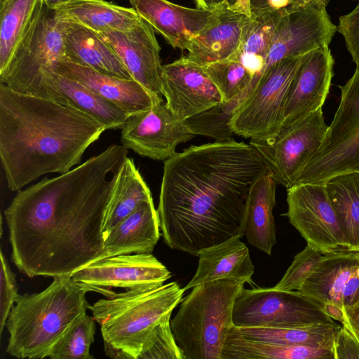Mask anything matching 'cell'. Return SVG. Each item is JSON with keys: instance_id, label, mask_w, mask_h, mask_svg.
Returning <instances> with one entry per match:
<instances>
[{"instance_id": "1", "label": "cell", "mask_w": 359, "mask_h": 359, "mask_svg": "<svg viewBox=\"0 0 359 359\" xmlns=\"http://www.w3.org/2000/svg\"><path fill=\"white\" fill-rule=\"evenodd\" d=\"M128 149L113 144L69 171L18 191L4 210L11 259L22 273L72 276L104 258L103 226Z\"/></svg>"}, {"instance_id": "2", "label": "cell", "mask_w": 359, "mask_h": 359, "mask_svg": "<svg viewBox=\"0 0 359 359\" xmlns=\"http://www.w3.org/2000/svg\"><path fill=\"white\" fill-rule=\"evenodd\" d=\"M268 170L250 144L191 146L164 161L157 213L165 243L198 256L244 236L248 191Z\"/></svg>"}, {"instance_id": "3", "label": "cell", "mask_w": 359, "mask_h": 359, "mask_svg": "<svg viewBox=\"0 0 359 359\" xmlns=\"http://www.w3.org/2000/svg\"><path fill=\"white\" fill-rule=\"evenodd\" d=\"M105 130L81 111L0 83V160L13 191L81 164L86 150Z\"/></svg>"}, {"instance_id": "4", "label": "cell", "mask_w": 359, "mask_h": 359, "mask_svg": "<svg viewBox=\"0 0 359 359\" xmlns=\"http://www.w3.org/2000/svg\"><path fill=\"white\" fill-rule=\"evenodd\" d=\"M86 292L72 276H62L40 292L20 295L6 322V352L18 358L49 357L70 325L86 313Z\"/></svg>"}, {"instance_id": "5", "label": "cell", "mask_w": 359, "mask_h": 359, "mask_svg": "<svg viewBox=\"0 0 359 359\" xmlns=\"http://www.w3.org/2000/svg\"><path fill=\"white\" fill-rule=\"evenodd\" d=\"M246 282L221 279L201 283L181 300L170 327L184 359H222L233 322V305Z\"/></svg>"}, {"instance_id": "6", "label": "cell", "mask_w": 359, "mask_h": 359, "mask_svg": "<svg viewBox=\"0 0 359 359\" xmlns=\"http://www.w3.org/2000/svg\"><path fill=\"white\" fill-rule=\"evenodd\" d=\"M184 292L177 282H170L151 290L119 292L88 309L100 325L104 344L121 350L128 359H138L149 334L171 316Z\"/></svg>"}, {"instance_id": "7", "label": "cell", "mask_w": 359, "mask_h": 359, "mask_svg": "<svg viewBox=\"0 0 359 359\" xmlns=\"http://www.w3.org/2000/svg\"><path fill=\"white\" fill-rule=\"evenodd\" d=\"M340 89L339 104L322 144L294 184H324L335 175L359 172V67Z\"/></svg>"}, {"instance_id": "8", "label": "cell", "mask_w": 359, "mask_h": 359, "mask_svg": "<svg viewBox=\"0 0 359 359\" xmlns=\"http://www.w3.org/2000/svg\"><path fill=\"white\" fill-rule=\"evenodd\" d=\"M236 327H295L334 323L317 302L299 291L243 288L235 301Z\"/></svg>"}, {"instance_id": "9", "label": "cell", "mask_w": 359, "mask_h": 359, "mask_svg": "<svg viewBox=\"0 0 359 359\" xmlns=\"http://www.w3.org/2000/svg\"><path fill=\"white\" fill-rule=\"evenodd\" d=\"M302 57L283 60L263 74L232 118L234 134L262 139L279 131L287 95Z\"/></svg>"}, {"instance_id": "10", "label": "cell", "mask_w": 359, "mask_h": 359, "mask_svg": "<svg viewBox=\"0 0 359 359\" xmlns=\"http://www.w3.org/2000/svg\"><path fill=\"white\" fill-rule=\"evenodd\" d=\"M328 126L322 108L266 138L250 139L278 184L289 189L322 144Z\"/></svg>"}, {"instance_id": "11", "label": "cell", "mask_w": 359, "mask_h": 359, "mask_svg": "<svg viewBox=\"0 0 359 359\" xmlns=\"http://www.w3.org/2000/svg\"><path fill=\"white\" fill-rule=\"evenodd\" d=\"M171 273L151 253L119 255L95 261L72 275L85 291L114 297V288L151 290L171 277Z\"/></svg>"}, {"instance_id": "12", "label": "cell", "mask_w": 359, "mask_h": 359, "mask_svg": "<svg viewBox=\"0 0 359 359\" xmlns=\"http://www.w3.org/2000/svg\"><path fill=\"white\" fill-rule=\"evenodd\" d=\"M65 58L63 22L43 5L8 67L0 74V83L18 90L43 72L54 69Z\"/></svg>"}, {"instance_id": "13", "label": "cell", "mask_w": 359, "mask_h": 359, "mask_svg": "<svg viewBox=\"0 0 359 359\" xmlns=\"http://www.w3.org/2000/svg\"><path fill=\"white\" fill-rule=\"evenodd\" d=\"M285 215L308 245L324 254L348 250L324 184L302 183L287 189Z\"/></svg>"}, {"instance_id": "14", "label": "cell", "mask_w": 359, "mask_h": 359, "mask_svg": "<svg viewBox=\"0 0 359 359\" xmlns=\"http://www.w3.org/2000/svg\"><path fill=\"white\" fill-rule=\"evenodd\" d=\"M299 292L340 323L343 311L359 304V251L325 253Z\"/></svg>"}, {"instance_id": "15", "label": "cell", "mask_w": 359, "mask_h": 359, "mask_svg": "<svg viewBox=\"0 0 359 359\" xmlns=\"http://www.w3.org/2000/svg\"><path fill=\"white\" fill-rule=\"evenodd\" d=\"M121 129L122 145L140 156L163 161L176 154L177 145L195 136L164 101L129 115Z\"/></svg>"}, {"instance_id": "16", "label": "cell", "mask_w": 359, "mask_h": 359, "mask_svg": "<svg viewBox=\"0 0 359 359\" xmlns=\"http://www.w3.org/2000/svg\"><path fill=\"white\" fill-rule=\"evenodd\" d=\"M161 88L167 106L181 121L222 102L204 66L186 56L163 65Z\"/></svg>"}, {"instance_id": "17", "label": "cell", "mask_w": 359, "mask_h": 359, "mask_svg": "<svg viewBox=\"0 0 359 359\" xmlns=\"http://www.w3.org/2000/svg\"><path fill=\"white\" fill-rule=\"evenodd\" d=\"M334 62L329 46L303 55L287 95L280 130L322 108L331 86Z\"/></svg>"}, {"instance_id": "18", "label": "cell", "mask_w": 359, "mask_h": 359, "mask_svg": "<svg viewBox=\"0 0 359 359\" xmlns=\"http://www.w3.org/2000/svg\"><path fill=\"white\" fill-rule=\"evenodd\" d=\"M113 48L133 79L163 99L161 48L153 27L144 19L126 31L100 34Z\"/></svg>"}, {"instance_id": "19", "label": "cell", "mask_w": 359, "mask_h": 359, "mask_svg": "<svg viewBox=\"0 0 359 359\" xmlns=\"http://www.w3.org/2000/svg\"><path fill=\"white\" fill-rule=\"evenodd\" d=\"M16 91L50 99L81 111L103 125L106 130L121 128L128 116L116 104L54 69L43 72Z\"/></svg>"}, {"instance_id": "20", "label": "cell", "mask_w": 359, "mask_h": 359, "mask_svg": "<svg viewBox=\"0 0 359 359\" xmlns=\"http://www.w3.org/2000/svg\"><path fill=\"white\" fill-rule=\"evenodd\" d=\"M132 8L173 48L187 50L218 18L219 9L191 8L168 0H129Z\"/></svg>"}, {"instance_id": "21", "label": "cell", "mask_w": 359, "mask_h": 359, "mask_svg": "<svg viewBox=\"0 0 359 359\" xmlns=\"http://www.w3.org/2000/svg\"><path fill=\"white\" fill-rule=\"evenodd\" d=\"M54 70L79 82L101 98L120 107L128 116L163 101L134 79L104 74L66 58L57 63Z\"/></svg>"}, {"instance_id": "22", "label": "cell", "mask_w": 359, "mask_h": 359, "mask_svg": "<svg viewBox=\"0 0 359 359\" xmlns=\"http://www.w3.org/2000/svg\"><path fill=\"white\" fill-rule=\"evenodd\" d=\"M252 19L229 7L219 9L217 19L193 39L186 57L203 66L231 57L241 48Z\"/></svg>"}, {"instance_id": "23", "label": "cell", "mask_w": 359, "mask_h": 359, "mask_svg": "<svg viewBox=\"0 0 359 359\" xmlns=\"http://www.w3.org/2000/svg\"><path fill=\"white\" fill-rule=\"evenodd\" d=\"M235 236L222 243L202 250L196 271L190 282L183 288L186 291L203 283L221 280L251 281L255 272L249 249Z\"/></svg>"}, {"instance_id": "24", "label": "cell", "mask_w": 359, "mask_h": 359, "mask_svg": "<svg viewBox=\"0 0 359 359\" xmlns=\"http://www.w3.org/2000/svg\"><path fill=\"white\" fill-rule=\"evenodd\" d=\"M160 229L153 200L142 202L108 234L104 242V258L151 253L159 240Z\"/></svg>"}, {"instance_id": "25", "label": "cell", "mask_w": 359, "mask_h": 359, "mask_svg": "<svg viewBox=\"0 0 359 359\" xmlns=\"http://www.w3.org/2000/svg\"><path fill=\"white\" fill-rule=\"evenodd\" d=\"M62 22L66 59L104 74L133 79L100 34L76 23Z\"/></svg>"}, {"instance_id": "26", "label": "cell", "mask_w": 359, "mask_h": 359, "mask_svg": "<svg viewBox=\"0 0 359 359\" xmlns=\"http://www.w3.org/2000/svg\"><path fill=\"white\" fill-rule=\"evenodd\" d=\"M276 184L266 171L250 186L246 204L244 236L252 246L269 255L276 243L273 217Z\"/></svg>"}, {"instance_id": "27", "label": "cell", "mask_w": 359, "mask_h": 359, "mask_svg": "<svg viewBox=\"0 0 359 359\" xmlns=\"http://www.w3.org/2000/svg\"><path fill=\"white\" fill-rule=\"evenodd\" d=\"M54 12L60 20L82 25L98 34L129 30L142 19L134 8L104 0H73Z\"/></svg>"}, {"instance_id": "28", "label": "cell", "mask_w": 359, "mask_h": 359, "mask_svg": "<svg viewBox=\"0 0 359 359\" xmlns=\"http://www.w3.org/2000/svg\"><path fill=\"white\" fill-rule=\"evenodd\" d=\"M335 359L333 350L306 345L285 346L252 339L235 325L229 330L222 359Z\"/></svg>"}, {"instance_id": "29", "label": "cell", "mask_w": 359, "mask_h": 359, "mask_svg": "<svg viewBox=\"0 0 359 359\" xmlns=\"http://www.w3.org/2000/svg\"><path fill=\"white\" fill-rule=\"evenodd\" d=\"M152 200L148 185L133 158L128 156L116 171V179L103 226L106 238L110 231L142 202Z\"/></svg>"}, {"instance_id": "30", "label": "cell", "mask_w": 359, "mask_h": 359, "mask_svg": "<svg viewBox=\"0 0 359 359\" xmlns=\"http://www.w3.org/2000/svg\"><path fill=\"white\" fill-rule=\"evenodd\" d=\"M324 184L348 250L359 251V172L335 175Z\"/></svg>"}, {"instance_id": "31", "label": "cell", "mask_w": 359, "mask_h": 359, "mask_svg": "<svg viewBox=\"0 0 359 359\" xmlns=\"http://www.w3.org/2000/svg\"><path fill=\"white\" fill-rule=\"evenodd\" d=\"M43 6L42 0H0V74Z\"/></svg>"}, {"instance_id": "32", "label": "cell", "mask_w": 359, "mask_h": 359, "mask_svg": "<svg viewBox=\"0 0 359 359\" xmlns=\"http://www.w3.org/2000/svg\"><path fill=\"white\" fill-rule=\"evenodd\" d=\"M341 325L334 323L274 328L238 327L248 338L280 345H306L330 348L334 351V343Z\"/></svg>"}, {"instance_id": "33", "label": "cell", "mask_w": 359, "mask_h": 359, "mask_svg": "<svg viewBox=\"0 0 359 359\" xmlns=\"http://www.w3.org/2000/svg\"><path fill=\"white\" fill-rule=\"evenodd\" d=\"M281 18H252L241 48L231 57L238 59L253 76L246 90L245 97L261 76L276 29Z\"/></svg>"}, {"instance_id": "34", "label": "cell", "mask_w": 359, "mask_h": 359, "mask_svg": "<svg viewBox=\"0 0 359 359\" xmlns=\"http://www.w3.org/2000/svg\"><path fill=\"white\" fill-rule=\"evenodd\" d=\"M241 102L239 96L221 102L183 121L194 135H205L216 141L229 140L234 133L231 122Z\"/></svg>"}, {"instance_id": "35", "label": "cell", "mask_w": 359, "mask_h": 359, "mask_svg": "<svg viewBox=\"0 0 359 359\" xmlns=\"http://www.w3.org/2000/svg\"><path fill=\"white\" fill-rule=\"evenodd\" d=\"M95 320L86 313L77 317L53 346L50 359H91Z\"/></svg>"}, {"instance_id": "36", "label": "cell", "mask_w": 359, "mask_h": 359, "mask_svg": "<svg viewBox=\"0 0 359 359\" xmlns=\"http://www.w3.org/2000/svg\"><path fill=\"white\" fill-rule=\"evenodd\" d=\"M204 68L218 89L222 102L238 96L243 101L253 76L238 59L230 57L214 62L204 65Z\"/></svg>"}, {"instance_id": "37", "label": "cell", "mask_w": 359, "mask_h": 359, "mask_svg": "<svg viewBox=\"0 0 359 359\" xmlns=\"http://www.w3.org/2000/svg\"><path fill=\"white\" fill-rule=\"evenodd\" d=\"M170 318H165L153 329L138 359H184L170 327Z\"/></svg>"}, {"instance_id": "38", "label": "cell", "mask_w": 359, "mask_h": 359, "mask_svg": "<svg viewBox=\"0 0 359 359\" xmlns=\"http://www.w3.org/2000/svg\"><path fill=\"white\" fill-rule=\"evenodd\" d=\"M325 254L307 244L294 258L280 280L273 287L278 290L299 291Z\"/></svg>"}, {"instance_id": "39", "label": "cell", "mask_w": 359, "mask_h": 359, "mask_svg": "<svg viewBox=\"0 0 359 359\" xmlns=\"http://www.w3.org/2000/svg\"><path fill=\"white\" fill-rule=\"evenodd\" d=\"M330 0H249L252 18L283 17L308 6H327Z\"/></svg>"}, {"instance_id": "40", "label": "cell", "mask_w": 359, "mask_h": 359, "mask_svg": "<svg viewBox=\"0 0 359 359\" xmlns=\"http://www.w3.org/2000/svg\"><path fill=\"white\" fill-rule=\"evenodd\" d=\"M16 276L11 271L6 257L1 251V297L0 332H3L6 322L14 303L19 298Z\"/></svg>"}, {"instance_id": "41", "label": "cell", "mask_w": 359, "mask_h": 359, "mask_svg": "<svg viewBox=\"0 0 359 359\" xmlns=\"http://www.w3.org/2000/svg\"><path fill=\"white\" fill-rule=\"evenodd\" d=\"M337 31L344 37L353 61L359 67V1L352 11L339 17Z\"/></svg>"}, {"instance_id": "42", "label": "cell", "mask_w": 359, "mask_h": 359, "mask_svg": "<svg viewBox=\"0 0 359 359\" xmlns=\"http://www.w3.org/2000/svg\"><path fill=\"white\" fill-rule=\"evenodd\" d=\"M334 352L335 359H359V342L344 326L341 325L336 337Z\"/></svg>"}, {"instance_id": "43", "label": "cell", "mask_w": 359, "mask_h": 359, "mask_svg": "<svg viewBox=\"0 0 359 359\" xmlns=\"http://www.w3.org/2000/svg\"><path fill=\"white\" fill-rule=\"evenodd\" d=\"M340 323L346 327L359 342V304L343 311Z\"/></svg>"}, {"instance_id": "44", "label": "cell", "mask_w": 359, "mask_h": 359, "mask_svg": "<svg viewBox=\"0 0 359 359\" xmlns=\"http://www.w3.org/2000/svg\"><path fill=\"white\" fill-rule=\"evenodd\" d=\"M196 8L204 10H217L231 7L236 0H194Z\"/></svg>"}, {"instance_id": "45", "label": "cell", "mask_w": 359, "mask_h": 359, "mask_svg": "<svg viewBox=\"0 0 359 359\" xmlns=\"http://www.w3.org/2000/svg\"><path fill=\"white\" fill-rule=\"evenodd\" d=\"M229 8L252 18L249 0H236L235 3Z\"/></svg>"}, {"instance_id": "46", "label": "cell", "mask_w": 359, "mask_h": 359, "mask_svg": "<svg viewBox=\"0 0 359 359\" xmlns=\"http://www.w3.org/2000/svg\"><path fill=\"white\" fill-rule=\"evenodd\" d=\"M73 0H42L43 5L51 11H55Z\"/></svg>"}]
</instances>
